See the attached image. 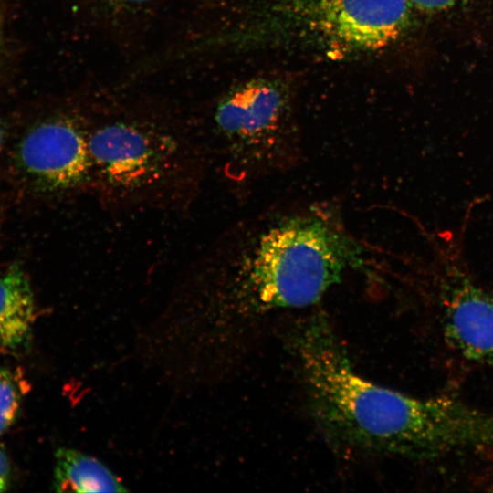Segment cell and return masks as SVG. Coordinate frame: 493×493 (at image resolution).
Returning <instances> with one entry per match:
<instances>
[{"label":"cell","mask_w":493,"mask_h":493,"mask_svg":"<svg viewBox=\"0 0 493 493\" xmlns=\"http://www.w3.org/2000/svg\"><path fill=\"white\" fill-rule=\"evenodd\" d=\"M413 8L424 12H437L456 6L467 0H408Z\"/></svg>","instance_id":"obj_11"},{"label":"cell","mask_w":493,"mask_h":493,"mask_svg":"<svg viewBox=\"0 0 493 493\" xmlns=\"http://www.w3.org/2000/svg\"><path fill=\"white\" fill-rule=\"evenodd\" d=\"M374 254L333 203L299 201L226 230L184 285L225 325L252 329L275 314L319 308L351 275L377 276Z\"/></svg>","instance_id":"obj_1"},{"label":"cell","mask_w":493,"mask_h":493,"mask_svg":"<svg viewBox=\"0 0 493 493\" xmlns=\"http://www.w3.org/2000/svg\"><path fill=\"white\" fill-rule=\"evenodd\" d=\"M108 4L119 6H133L145 4L153 0H103Z\"/></svg>","instance_id":"obj_13"},{"label":"cell","mask_w":493,"mask_h":493,"mask_svg":"<svg viewBox=\"0 0 493 493\" xmlns=\"http://www.w3.org/2000/svg\"><path fill=\"white\" fill-rule=\"evenodd\" d=\"M12 350L13 349L9 346V344L0 337V354L8 352Z\"/></svg>","instance_id":"obj_14"},{"label":"cell","mask_w":493,"mask_h":493,"mask_svg":"<svg viewBox=\"0 0 493 493\" xmlns=\"http://www.w3.org/2000/svg\"><path fill=\"white\" fill-rule=\"evenodd\" d=\"M442 303L448 344L467 360L493 366V295L461 277Z\"/></svg>","instance_id":"obj_7"},{"label":"cell","mask_w":493,"mask_h":493,"mask_svg":"<svg viewBox=\"0 0 493 493\" xmlns=\"http://www.w3.org/2000/svg\"><path fill=\"white\" fill-rule=\"evenodd\" d=\"M88 117L90 196L113 213H184L210 173L201 142L153 117Z\"/></svg>","instance_id":"obj_3"},{"label":"cell","mask_w":493,"mask_h":493,"mask_svg":"<svg viewBox=\"0 0 493 493\" xmlns=\"http://www.w3.org/2000/svg\"><path fill=\"white\" fill-rule=\"evenodd\" d=\"M0 45H1V37H0Z\"/></svg>","instance_id":"obj_16"},{"label":"cell","mask_w":493,"mask_h":493,"mask_svg":"<svg viewBox=\"0 0 493 493\" xmlns=\"http://www.w3.org/2000/svg\"><path fill=\"white\" fill-rule=\"evenodd\" d=\"M412 8L408 0H250L216 39L236 50L346 59L393 46L409 27Z\"/></svg>","instance_id":"obj_4"},{"label":"cell","mask_w":493,"mask_h":493,"mask_svg":"<svg viewBox=\"0 0 493 493\" xmlns=\"http://www.w3.org/2000/svg\"><path fill=\"white\" fill-rule=\"evenodd\" d=\"M10 478V464L5 453L0 449V492L6 489Z\"/></svg>","instance_id":"obj_12"},{"label":"cell","mask_w":493,"mask_h":493,"mask_svg":"<svg viewBox=\"0 0 493 493\" xmlns=\"http://www.w3.org/2000/svg\"><path fill=\"white\" fill-rule=\"evenodd\" d=\"M210 132L201 140L210 172L238 194L302 158L290 92L274 77L252 78L226 93L213 110Z\"/></svg>","instance_id":"obj_5"},{"label":"cell","mask_w":493,"mask_h":493,"mask_svg":"<svg viewBox=\"0 0 493 493\" xmlns=\"http://www.w3.org/2000/svg\"><path fill=\"white\" fill-rule=\"evenodd\" d=\"M18 373L0 367V436L13 423L25 391Z\"/></svg>","instance_id":"obj_10"},{"label":"cell","mask_w":493,"mask_h":493,"mask_svg":"<svg viewBox=\"0 0 493 493\" xmlns=\"http://www.w3.org/2000/svg\"><path fill=\"white\" fill-rule=\"evenodd\" d=\"M15 159L29 184L42 195H89L87 114L62 110L37 121L19 142Z\"/></svg>","instance_id":"obj_6"},{"label":"cell","mask_w":493,"mask_h":493,"mask_svg":"<svg viewBox=\"0 0 493 493\" xmlns=\"http://www.w3.org/2000/svg\"><path fill=\"white\" fill-rule=\"evenodd\" d=\"M284 339L310 418L332 449L411 459L493 449L492 414L450 397L409 395L359 374L320 307L292 320Z\"/></svg>","instance_id":"obj_2"},{"label":"cell","mask_w":493,"mask_h":493,"mask_svg":"<svg viewBox=\"0 0 493 493\" xmlns=\"http://www.w3.org/2000/svg\"><path fill=\"white\" fill-rule=\"evenodd\" d=\"M54 489L58 492H126L127 488L96 458L71 448L55 453Z\"/></svg>","instance_id":"obj_9"},{"label":"cell","mask_w":493,"mask_h":493,"mask_svg":"<svg viewBox=\"0 0 493 493\" xmlns=\"http://www.w3.org/2000/svg\"><path fill=\"white\" fill-rule=\"evenodd\" d=\"M3 143H4V132H3L2 127L0 126V152L3 146Z\"/></svg>","instance_id":"obj_15"},{"label":"cell","mask_w":493,"mask_h":493,"mask_svg":"<svg viewBox=\"0 0 493 493\" xmlns=\"http://www.w3.org/2000/svg\"><path fill=\"white\" fill-rule=\"evenodd\" d=\"M36 305L29 280L18 266L0 274V337L15 349L26 341Z\"/></svg>","instance_id":"obj_8"}]
</instances>
